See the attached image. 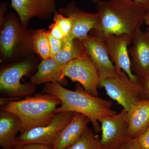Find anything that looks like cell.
I'll list each match as a JSON object with an SVG mask.
<instances>
[{"label":"cell","mask_w":149,"mask_h":149,"mask_svg":"<svg viewBox=\"0 0 149 149\" xmlns=\"http://www.w3.org/2000/svg\"><path fill=\"white\" fill-rule=\"evenodd\" d=\"M96 8L100 15L97 28L93 34L133 36L145 24L146 12L139 4L130 0H100Z\"/></svg>","instance_id":"cell-1"},{"label":"cell","mask_w":149,"mask_h":149,"mask_svg":"<svg viewBox=\"0 0 149 149\" xmlns=\"http://www.w3.org/2000/svg\"><path fill=\"white\" fill-rule=\"evenodd\" d=\"M75 89L71 91L59 83H49L45 85L43 92L55 96L61 101L57 113L70 111L84 115L91 120L95 133H98L101 130L100 120L116 113L111 108L112 102L87 93L80 83L76 84Z\"/></svg>","instance_id":"cell-2"},{"label":"cell","mask_w":149,"mask_h":149,"mask_svg":"<svg viewBox=\"0 0 149 149\" xmlns=\"http://www.w3.org/2000/svg\"><path fill=\"white\" fill-rule=\"evenodd\" d=\"M61 104V101L55 96L39 93L23 100L12 101L1 107V110L13 113L20 119L22 133L49 123L54 118L57 108Z\"/></svg>","instance_id":"cell-3"},{"label":"cell","mask_w":149,"mask_h":149,"mask_svg":"<svg viewBox=\"0 0 149 149\" xmlns=\"http://www.w3.org/2000/svg\"><path fill=\"white\" fill-rule=\"evenodd\" d=\"M0 48L1 56L6 60L34 52L32 33L26 29L16 17L10 15L1 25Z\"/></svg>","instance_id":"cell-4"},{"label":"cell","mask_w":149,"mask_h":149,"mask_svg":"<svg viewBox=\"0 0 149 149\" xmlns=\"http://www.w3.org/2000/svg\"><path fill=\"white\" fill-rule=\"evenodd\" d=\"M35 63L27 59L5 67L0 72V92L2 97L20 98L31 96L36 91L32 83H22V78L34 69Z\"/></svg>","instance_id":"cell-5"},{"label":"cell","mask_w":149,"mask_h":149,"mask_svg":"<svg viewBox=\"0 0 149 149\" xmlns=\"http://www.w3.org/2000/svg\"><path fill=\"white\" fill-rule=\"evenodd\" d=\"M99 87L104 88L107 95L127 111L142 99L141 82H133L123 71L114 77L100 80Z\"/></svg>","instance_id":"cell-6"},{"label":"cell","mask_w":149,"mask_h":149,"mask_svg":"<svg viewBox=\"0 0 149 149\" xmlns=\"http://www.w3.org/2000/svg\"><path fill=\"white\" fill-rule=\"evenodd\" d=\"M74 113L70 111L58 113L47 125L36 127L22 133L17 137L15 146L29 143H37L53 147L60 133L72 119Z\"/></svg>","instance_id":"cell-7"},{"label":"cell","mask_w":149,"mask_h":149,"mask_svg":"<svg viewBox=\"0 0 149 149\" xmlns=\"http://www.w3.org/2000/svg\"><path fill=\"white\" fill-rule=\"evenodd\" d=\"M62 75L72 82L80 83L85 91L92 95L98 96L100 74L97 67L88 54L65 65L63 68Z\"/></svg>","instance_id":"cell-8"},{"label":"cell","mask_w":149,"mask_h":149,"mask_svg":"<svg viewBox=\"0 0 149 149\" xmlns=\"http://www.w3.org/2000/svg\"><path fill=\"white\" fill-rule=\"evenodd\" d=\"M103 37L117 74L124 71L130 80L136 83L140 82V80L131 70L128 47L132 43V36L127 35H109Z\"/></svg>","instance_id":"cell-9"},{"label":"cell","mask_w":149,"mask_h":149,"mask_svg":"<svg viewBox=\"0 0 149 149\" xmlns=\"http://www.w3.org/2000/svg\"><path fill=\"white\" fill-rule=\"evenodd\" d=\"M127 111L123 109L119 113L102 118V135L100 139L104 149H115L128 139L126 121Z\"/></svg>","instance_id":"cell-10"},{"label":"cell","mask_w":149,"mask_h":149,"mask_svg":"<svg viewBox=\"0 0 149 149\" xmlns=\"http://www.w3.org/2000/svg\"><path fill=\"white\" fill-rule=\"evenodd\" d=\"M82 42L87 54L97 68L100 80L117 75L103 37L89 34Z\"/></svg>","instance_id":"cell-11"},{"label":"cell","mask_w":149,"mask_h":149,"mask_svg":"<svg viewBox=\"0 0 149 149\" xmlns=\"http://www.w3.org/2000/svg\"><path fill=\"white\" fill-rule=\"evenodd\" d=\"M59 12L64 16L70 17L73 22L72 32L65 39L70 41L74 39L83 41L89 32L97 29L100 24V19L98 13L86 12L77 7L73 1L65 7L59 9Z\"/></svg>","instance_id":"cell-12"},{"label":"cell","mask_w":149,"mask_h":149,"mask_svg":"<svg viewBox=\"0 0 149 149\" xmlns=\"http://www.w3.org/2000/svg\"><path fill=\"white\" fill-rule=\"evenodd\" d=\"M11 6L26 28L33 17L46 19L57 11L56 0H11Z\"/></svg>","instance_id":"cell-13"},{"label":"cell","mask_w":149,"mask_h":149,"mask_svg":"<svg viewBox=\"0 0 149 149\" xmlns=\"http://www.w3.org/2000/svg\"><path fill=\"white\" fill-rule=\"evenodd\" d=\"M131 44L129 48L131 70L141 80L149 73V36L139 29L132 36Z\"/></svg>","instance_id":"cell-14"},{"label":"cell","mask_w":149,"mask_h":149,"mask_svg":"<svg viewBox=\"0 0 149 149\" xmlns=\"http://www.w3.org/2000/svg\"><path fill=\"white\" fill-rule=\"evenodd\" d=\"M126 121L128 139H139L149 126V100L142 99L127 111Z\"/></svg>","instance_id":"cell-15"},{"label":"cell","mask_w":149,"mask_h":149,"mask_svg":"<svg viewBox=\"0 0 149 149\" xmlns=\"http://www.w3.org/2000/svg\"><path fill=\"white\" fill-rule=\"evenodd\" d=\"M90 122L91 120L86 116L75 113L72 119L60 133L53 149H65L74 143Z\"/></svg>","instance_id":"cell-16"},{"label":"cell","mask_w":149,"mask_h":149,"mask_svg":"<svg viewBox=\"0 0 149 149\" xmlns=\"http://www.w3.org/2000/svg\"><path fill=\"white\" fill-rule=\"evenodd\" d=\"M21 122L13 113L1 110L0 112V145L3 148L13 149L17 134L21 130Z\"/></svg>","instance_id":"cell-17"},{"label":"cell","mask_w":149,"mask_h":149,"mask_svg":"<svg viewBox=\"0 0 149 149\" xmlns=\"http://www.w3.org/2000/svg\"><path fill=\"white\" fill-rule=\"evenodd\" d=\"M63 68L52 58L42 59L38 65L37 72L31 77L30 83L35 85L49 83L61 84L64 77Z\"/></svg>","instance_id":"cell-18"},{"label":"cell","mask_w":149,"mask_h":149,"mask_svg":"<svg viewBox=\"0 0 149 149\" xmlns=\"http://www.w3.org/2000/svg\"><path fill=\"white\" fill-rule=\"evenodd\" d=\"M64 44L61 50L53 58L58 64L63 67L71 61L87 54L82 41L78 39L70 41L64 39Z\"/></svg>","instance_id":"cell-19"},{"label":"cell","mask_w":149,"mask_h":149,"mask_svg":"<svg viewBox=\"0 0 149 149\" xmlns=\"http://www.w3.org/2000/svg\"><path fill=\"white\" fill-rule=\"evenodd\" d=\"M32 45L34 52L42 59L51 57L50 47L48 31L38 29L32 33Z\"/></svg>","instance_id":"cell-20"},{"label":"cell","mask_w":149,"mask_h":149,"mask_svg":"<svg viewBox=\"0 0 149 149\" xmlns=\"http://www.w3.org/2000/svg\"><path fill=\"white\" fill-rule=\"evenodd\" d=\"M65 149H104L100 139L95 136L92 129L87 126L78 140Z\"/></svg>","instance_id":"cell-21"},{"label":"cell","mask_w":149,"mask_h":149,"mask_svg":"<svg viewBox=\"0 0 149 149\" xmlns=\"http://www.w3.org/2000/svg\"><path fill=\"white\" fill-rule=\"evenodd\" d=\"M54 21L60 27L66 39L72 32L73 27L72 19L58 13L56 11L54 14Z\"/></svg>","instance_id":"cell-22"},{"label":"cell","mask_w":149,"mask_h":149,"mask_svg":"<svg viewBox=\"0 0 149 149\" xmlns=\"http://www.w3.org/2000/svg\"><path fill=\"white\" fill-rule=\"evenodd\" d=\"M48 37L50 47L51 57L53 58L62 49L64 45V40H59L54 38L49 34L48 31Z\"/></svg>","instance_id":"cell-23"},{"label":"cell","mask_w":149,"mask_h":149,"mask_svg":"<svg viewBox=\"0 0 149 149\" xmlns=\"http://www.w3.org/2000/svg\"><path fill=\"white\" fill-rule=\"evenodd\" d=\"M49 32L54 38L59 40H64L65 39L63 32L62 31L60 27H59L57 23L54 22L51 24L49 27Z\"/></svg>","instance_id":"cell-24"},{"label":"cell","mask_w":149,"mask_h":149,"mask_svg":"<svg viewBox=\"0 0 149 149\" xmlns=\"http://www.w3.org/2000/svg\"><path fill=\"white\" fill-rule=\"evenodd\" d=\"M115 149H141V148L139 139H129Z\"/></svg>","instance_id":"cell-25"},{"label":"cell","mask_w":149,"mask_h":149,"mask_svg":"<svg viewBox=\"0 0 149 149\" xmlns=\"http://www.w3.org/2000/svg\"><path fill=\"white\" fill-rule=\"evenodd\" d=\"M13 149H53V148L44 144L29 143L15 146Z\"/></svg>","instance_id":"cell-26"},{"label":"cell","mask_w":149,"mask_h":149,"mask_svg":"<svg viewBox=\"0 0 149 149\" xmlns=\"http://www.w3.org/2000/svg\"><path fill=\"white\" fill-rule=\"evenodd\" d=\"M142 88V99L149 100V73L140 80Z\"/></svg>","instance_id":"cell-27"},{"label":"cell","mask_w":149,"mask_h":149,"mask_svg":"<svg viewBox=\"0 0 149 149\" xmlns=\"http://www.w3.org/2000/svg\"><path fill=\"white\" fill-rule=\"evenodd\" d=\"M139 140L141 149H149V126Z\"/></svg>","instance_id":"cell-28"},{"label":"cell","mask_w":149,"mask_h":149,"mask_svg":"<svg viewBox=\"0 0 149 149\" xmlns=\"http://www.w3.org/2000/svg\"><path fill=\"white\" fill-rule=\"evenodd\" d=\"M139 4L146 13L149 10V0H130Z\"/></svg>","instance_id":"cell-29"},{"label":"cell","mask_w":149,"mask_h":149,"mask_svg":"<svg viewBox=\"0 0 149 149\" xmlns=\"http://www.w3.org/2000/svg\"><path fill=\"white\" fill-rule=\"evenodd\" d=\"M145 24L147 27H149V10L147 12L145 16Z\"/></svg>","instance_id":"cell-30"},{"label":"cell","mask_w":149,"mask_h":149,"mask_svg":"<svg viewBox=\"0 0 149 149\" xmlns=\"http://www.w3.org/2000/svg\"><path fill=\"white\" fill-rule=\"evenodd\" d=\"M146 32L148 35L149 36V27H148V28H147Z\"/></svg>","instance_id":"cell-31"},{"label":"cell","mask_w":149,"mask_h":149,"mask_svg":"<svg viewBox=\"0 0 149 149\" xmlns=\"http://www.w3.org/2000/svg\"><path fill=\"white\" fill-rule=\"evenodd\" d=\"M92 1H93V2L96 3L98 1H100V0H92Z\"/></svg>","instance_id":"cell-32"},{"label":"cell","mask_w":149,"mask_h":149,"mask_svg":"<svg viewBox=\"0 0 149 149\" xmlns=\"http://www.w3.org/2000/svg\"><path fill=\"white\" fill-rule=\"evenodd\" d=\"M4 149V148H3V149Z\"/></svg>","instance_id":"cell-33"}]
</instances>
